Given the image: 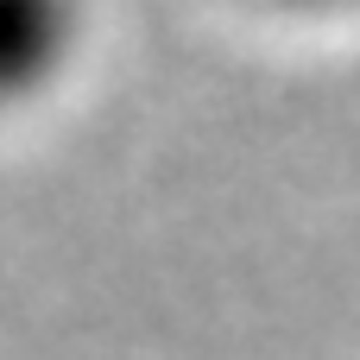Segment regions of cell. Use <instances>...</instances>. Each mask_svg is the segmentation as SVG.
Masks as SVG:
<instances>
[{"label": "cell", "mask_w": 360, "mask_h": 360, "mask_svg": "<svg viewBox=\"0 0 360 360\" xmlns=\"http://www.w3.org/2000/svg\"><path fill=\"white\" fill-rule=\"evenodd\" d=\"M82 44V0H0V114L57 89Z\"/></svg>", "instance_id": "obj_1"}, {"label": "cell", "mask_w": 360, "mask_h": 360, "mask_svg": "<svg viewBox=\"0 0 360 360\" xmlns=\"http://www.w3.org/2000/svg\"><path fill=\"white\" fill-rule=\"evenodd\" d=\"M272 6H291V13H335V6H354V0H272Z\"/></svg>", "instance_id": "obj_2"}]
</instances>
